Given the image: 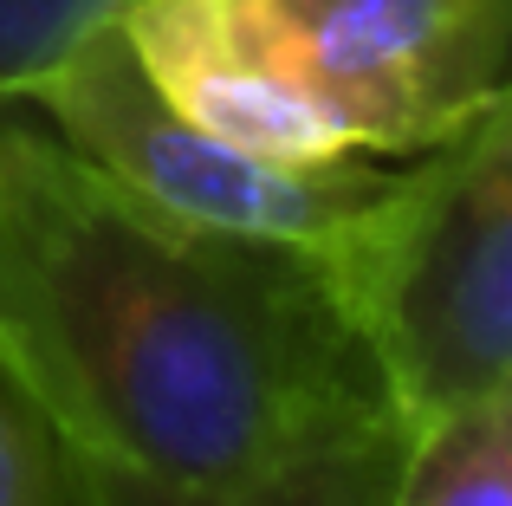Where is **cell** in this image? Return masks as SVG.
I'll return each mask as SVG.
<instances>
[{"label": "cell", "mask_w": 512, "mask_h": 506, "mask_svg": "<svg viewBox=\"0 0 512 506\" xmlns=\"http://www.w3.org/2000/svg\"><path fill=\"white\" fill-rule=\"evenodd\" d=\"M402 455V422L370 416L350 429L325 435V442L299 448V455L273 461L266 474L214 494H156V487H130L111 474H91V506H389V481H396Z\"/></svg>", "instance_id": "6"}, {"label": "cell", "mask_w": 512, "mask_h": 506, "mask_svg": "<svg viewBox=\"0 0 512 506\" xmlns=\"http://www.w3.org/2000/svg\"><path fill=\"white\" fill-rule=\"evenodd\" d=\"M318 266L402 429L512 396V98L402 156Z\"/></svg>", "instance_id": "2"}, {"label": "cell", "mask_w": 512, "mask_h": 506, "mask_svg": "<svg viewBox=\"0 0 512 506\" xmlns=\"http://www.w3.org/2000/svg\"><path fill=\"white\" fill-rule=\"evenodd\" d=\"M52 137L85 156L117 189L143 195L175 221L286 247H325L331 234L383 189V156H338V163H279L253 156L214 130L188 124L182 111L150 85L137 52L117 26L78 39L59 65L26 91Z\"/></svg>", "instance_id": "3"}, {"label": "cell", "mask_w": 512, "mask_h": 506, "mask_svg": "<svg viewBox=\"0 0 512 506\" xmlns=\"http://www.w3.org/2000/svg\"><path fill=\"white\" fill-rule=\"evenodd\" d=\"M357 156H415L506 98L512 0H208Z\"/></svg>", "instance_id": "4"}, {"label": "cell", "mask_w": 512, "mask_h": 506, "mask_svg": "<svg viewBox=\"0 0 512 506\" xmlns=\"http://www.w3.org/2000/svg\"><path fill=\"white\" fill-rule=\"evenodd\" d=\"M124 7L130 0H0V111L26 104L46 65H59L98 26H117Z\"/></svg>", "instance_id": "9"}, {"label": "cell", "mask_w": 512, "mask_h": 506, "mask_svg": "<svg viewBox=\"0 0 512 506\" xmlns=\"http://www.w3.org/2000/svg\"><path fill=\"white\" fill-rule=\"evenodd\" d=\"M117 33L188 124L240 143L279 163H338L357 156L318 104H305L286 78H273L221 20L208 0H130Z\"/></svg>", "instance_id": "5"}, {"label": "cell", "mask_w": 512, "mask_h": 506, "mask_svg": "<svg viewBox=\"0 0 512 506\" xmlns=\"http://www.w3.org/2000/svg\"><path fill=\"white\" fill-rule=\"evenodd\" d=\"M389 506H512V396L409 422Z\"/></svg>", "instance_id": "7"}, {"label": "cell", "mask_w": 512, "mask_h": 506, "mask_svg": "<svg viewBox=\"0 0 512 506\" xmlns=\"http://www.w3.org/2000/svg\"><path fill=\"white\" fill-rule=\"evenodd\" d=\"M0 364L91 474L214 494L389 416L318 247L175 221L0 124Z\"/></svg>", "instance_id": "1"}, {"label": "cell", "mask_w": 512, "mask_h": 506, "mask_svg": "<svg viewBox=\"0 0 512 506\" xmlns=\"http://www.w3.org/2000/svg\"><path fill=\"white\" fill-rule=\"evenodd\" d=\"M0 506H91L78 448L7 364H0Z\"/></svg>", "instance_id": "8"}]
</instances>
